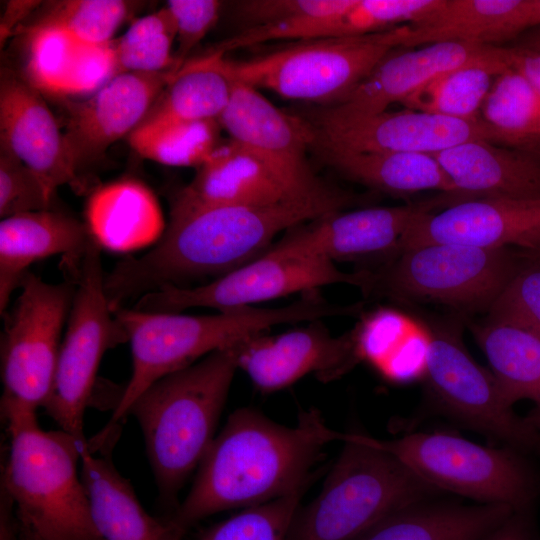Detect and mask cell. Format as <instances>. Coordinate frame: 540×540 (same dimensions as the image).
Segmentation results:
<instances>
[{
  "mask_svg": "<svg viewBox=\"0 0 540 540\" xmlns=\"http://www.w3.org/2000/svg\"><path fill=\"white\" fill-rule=\"evenodd\" d=\"M458 202L452 193L411 204L375 207L324 215L307 226L294 227L311 250L331 260H350L375 254H398L409 226L423 214Z\"/></svg>",
  "mask_w": 540,
  "mask_h": 540,
  "instance_id": "44dd1931",
  "label": "cell"
},
{
  "mask_svg": "<svg viewBox=\"0 0 540 540\" xmlns=\"http://www.w3.org/2000/svg\"><path fill=\"white\" fill-rule=\"evenodd\" d=\"M86 227L105 249L130 252L150 245L164 233V218L153 192L135 179L96 189L88 199Z\"/></svg>",
  "mask_w": 540,
  "mask_h": 540,
  "instance_id": "4316f807",
  "label": "cell"
},
{
  "mask_svg": "<svg viewBox=\"0 0 540 540\" xmlns=\"http://www.w3.org/2000/svg\"><path fill=\"white\" fill-rule=\"evenodd\" d=\"M75 293L53 387L43 408L60 430L85 442L84 414L104 353L128 336L109 306L100 247L92 239L76 264Z\"/></svg>",
  "mask_w": 540,
  "mask_h": 540,
  "instance_id": "30bf717a",
  "label": "cell"
},
{
  "mask_svg": "<svg viewBox=\"0 0 540 540\" xmlns=\"http://www.w3.org/2000/svg\"><path fill=\"white\" fill-rule=\"evenodd\" d=\"M529 22L530 29L540 25V0H530Z\"/></svg>",
  "mask_w": 540,
  "mask_h": 540,
  "instance_id": "f907efd6",
  "label": "cell"
},
{
  "mask_svg": "<svg viewBox=\"0 0 540 540\" xmlns=\"http://www.w3.org/2000/svg\"><path fill=\"white\" fill-rule=\"evenodd\" d=\"M178 70L120 73L88 99L72 102L64 138L77 171L134 131Z\"/></svg>",
  "mask_w": 540,
  "mask_h": 540,
  "instance_id": "d6986e66",
  "label": "cell"
},
{
  "mask_svg": "<svg viewBox=\"0 0 540 540\" xmlns=\"http://www.w3.org/2000/svg\"><path fill=\"white\" fill-rule=\"evenodd\" d=\"M197 169L171 211L307 200L297 197L258 157L232 139L219 143Z\"/></svg>",
  "mask_w": 540,
  "mask_h": 540,
  "instance_id": "7402d4cb",
  "label": "cell"
},
{
  "mask_svg": "<svg viewBox=\"0 0 540 540\" xmlns=\"http://www.w3.org/2000/svg\"><path fill=\"white\" fill-rule=\"evenodd\" d=\"M538 253V255L540 256V250L539 251H536Z\"/></svg>",
  "mask_w": 540,
  "mask_h": 540,
  "instance_id": "f5cc1de1",
  "label": "cell"
},
{
  "mask_svg": "<svg viewBox=\"0 0 540 540\" xmlns=\"http://www.w3.org/2000/svg\"><path fill=\"white\" fill-rule=\"evenodd\" d=\"M354 330L333 337L320 323L277 336L259 334L238 346V368L262 392H274L308 373L334 380L360 361Z\"/></svg>",
  "mask_w": 540,
  "mask_h": 540,
  "instance_id": "e0dca14e",
  "label": "cell"
},
{
  "mask_svg": "<svg viewBox=\"0 0 540 540\" xmlns=\"http://www.w3.org/2000/svg\"><path fill=\"white\" fill-rule=\"evenodd\" d=\"M350 196L332 195L271 206H214L171 211L157 245L128 256L105 275L110 308L128 299L204 276L224 275L258 257L280 232L338 212ZM262 254V253H261Z\"/></svg>",
  "mask_w": 540,
  "mask_h": 540,
  "instance_id": "6da1fadb",
  "label": "cell"
},
{
  "mask_svg": "<svg viewBox=\"0 0 540 540\" xmlns=\"http://www.w3.org/2000/svg\"><path fill=\"white\" fill-rule=\"evenodd\" d=\"M113 41L79 43L67 79L66 95L94 94L118 75Z\"/></svg>",
  "mask_w": 540,
  "mask_h": 540,
  "instance_id": "7bdbcfd3",
  "label": "cell"
},
{
  "mask_svg": "<svg viewBox=\"0 0 540 540\" xmlns=\"http://www.w3.org/2000/svg\"><path fill=\"white\" fill-rule=\"evenodd\" d=\"M442 0H354L338 19L333 37L378 33L422 22Z\"/></svg>",
  "mask_w": 540,
  "mask_h": 540,
  "instance_id": "ab89813d",
  "label": "cell"
},
{
  "mask_svg": "<svg viewBox=\"0 0 540 540\" xmlns=\"http://www.w3.org/2000/svg\"><path fill=\"white\" fill-rule=\"evenodd\" d=\"M81 477L95 528L103 540H181L185 530L171 517L150 515L130 482L107 455L96 456L88 442L81 447Z\"/></svg>",
  "mask_w": 540,
  "mask_h": 540,
  "instance_id": "d4e9b609",
  "label": "cell"
},
{
  "mask_svg": "<svg viewBox=\"0 0 540 540\" xmlns=\"http://www.w3.org/2000/svg\"><path fill=\"white\" fill-rule=\"evenodd\" d=\"M129 13L130 3L122 0L52 1L32 25L64 30L80 43L105 44Z\"/></svg>",
  "mask_w": 540,
  "mask_h": 540,
  "instance_id": "8d00e7d4",
  "label": "cell"
},
{
  "mask_svg": "<svg viewBox=\"0 0 540 540\" xmlns=\"http://www.w3.org/2000/svg\"><path fill=\"white\" fill-rule=\"evenodd\" d=\"M39 1H9L6 5L4 15L0 23V40L1 44L10 37L12 29L31 13L37 6Z\"/></svg>",
  "mask_w": 540,
  "mask_h": 540,
  "instance_id": "7dc6e473",
  "label": "cell"
},
{
  "mask_svg": "<svg viewBox=\"0 0 540 540\" xmlns=\"http://www.w3.org/2000/svg\"><path fill=\"white\" fill-rule=\"evenodd\" d=\"M532 427L540 434V410L534 409L526 418Z\"/></svg>",
  "mask_w": 540,
  "mask_h": 540,
  "instance_id": "816d5d0a",
  "label": "cell"
},
{
  "mask_svg": "<svg viewBox=\"0 0 540 540\" xmlns=\"http://www.w3.org/2000/svg\"><path fill=\"white\" fill-rule=\"evenodd\" d=\"M384 56L372 71L341 101L318 106L339 117L374 115L402 103L440 74L473 63L500 60L503 46L466 42H436Z\"/></svg>",
  "mask_w": 540,
  "mask_h": 540,
  "instance_id": "ac0fdd59",
  "label": "cell"
},
{
  "mask_svg": "<svg viewBox=\"0 0 540 540\" xmlns=\"http://www.w3.org/2000/svg\"><path fill=\"white\" fill-rule=\"evenodd\" d=\"M9 453L1 490L16 508L23 540H103L92 520L78 463L79 441L63 430L45 431L37 412L1 413Z\"/></svg>",
  "mask_w": 540,
  "mask_h": 540,
  "instance_id": "5b68a950",
  "label": "cell"
},
{
  "mask_svg": "<svg viewBox=\"0 0 540 540\" xmlns=\"http://www.w3.org/2000/svg\"><path fill=\"white\" fill-rule=\"evenodd\" d=\"M239 344L162 377L130 408L129 414L141 427L159 495L166 503L176 500L215 438L238 368Z\"/></svg>",
  "mask_w": 540,
  "mask_h": 540,
  "instance_id": "277c9868",
  "label": "cell"
},
{
  "mask_svg": "<svg viewBox=\"0 0 540 540\" xmlns=\"http://www.w3.org/2000/svg\"><path fill=\"white\" fill-rule=\"evenodd\" d=\"M79 43L69 33L55 27H28L27 82L39 92L66 95V83Z\"/></svg>",
  "mask_w": 540,
  "mask_h": 540,
  "instance_id": "74e56055",
  "label": "cell"
},
{
  "mask_svg": "<svg viewBox=\"0 0 540 540\" xmlns=\"http://www.w3.org/2000/svg\"><path fill=\"white\" fill-rule=\"evenodd\" d=\"M353 310L309 293L284 307H245L203 316L120 308L114 315L131 345L132 374L101 434L115 431L133 403L154 382L202 356L236 346L275 325L314 321Z\"/></svg>",
  "mask_w": 540,
  "mask_h": 540,
  "instance_id": "3957f363",
  "label": "cell"
},
{
  "mask_svg": "<svg viewBox=\"0 0 540 540\" xmlns=\"http://www.w3.org/2000/svg\"><path fill=\"white\" fill-rule=\"evenodd\" d=\"M514 46L540 53V25L518 36L514 40Z\"/></svg>",
  "mask_w": 540,
  "mask_h": 540,
  "instance_id": "681fc988",
  "label": "cell"
},
{
  "mask_svg": "<svg viewBox=\"0 0 540 540\" xmlns=\"http://www.w3.org/2000/svg\"><path fill=\"white\" fill-rule=\"evenodd\" d=\"M312 148L345 176L373 189L397 195L425 190L462 195L432 154L358 152L322 145Z\"/></svg>",
  "mask_w": 540,
  "mask_h": 540,
  "instance_id": "f1b7e54d",
  "label": "cell"
},
{
  "mask_svg": "<svg viewBox=\"0 0 540 540\" xmlns=\"http://www.w3.org/2000/svg\"><path fill=\"white\" fill-rule=\"evenodd\" d=\"M293 228L275 246L212 282L197 287H163L141 296L133 308L176 313L211 307L223 312L335 283L372 289V273L340 271L334 262L308 248Z\"/></svg>",
  "mask_w": 540,
  "mask_h": 540,
  "instance_id": "ba28073f",
  "label": "cell"
},
{
  "mask_svg": "<svg viewBox=\"0 0 540 540\" xmlns=\"http://www.w3.org/2000/svg\"><path fill=\"white\" fill-rule=\"evenodd\" d=\"M219 121L142 122L128 136L143 158L178 167H199L219 144Z\"/></svg>",
  "mask_w": 540,
  "mask_h": 540,
  "instance_id": "e575fe53",
  "label": "cell"
},
{
  "mask_svg": "<svg viewBox=\"0 0 540 540\" xmlns=\"http://www.w3.org/2000/svg\"><path fill=\"white\" fill-rule=\"evenodd\" d=\"M509 68L521 74L540 95V53L517 46H503Z\"/></svg>",
  "mask_w": 540,
  "mask_h": 540,
  "instance_id": "bcb514c9",
  "label": "cell"
},
{
  "mask_svg": "<svg viewBox=\"0 0 540 540\" xmlns=\"http://www.w3.org/2000/svg\"><path fill=\"white\" fill-rule=\"evenodd\" d=\"M428 351L424 378L447 416L513 448L540 447V434L504 400L491 373L470 355L456 322L426 325Z\"/></svg>",
  "mask_w": 540,
  "mask_h": 540,
  "instance_id": "4fadbf2b",
  "label": "cell"
},
{
  "mask_svg": "<svg viewBox=\"0 0 540 540\" xmlns=\"http://www.w3.org/2000/svg\"><path fill=\"white\" fill-rule=\"evenodd\" d=\"M522 259L510 248L423 244L401 251L387 269L373 274L372 289L461 310H489Z\"/></svg>",
  "mask_w": 540,
  "mask_h": 540,
  "instance_id": "7c38bea8",
  "label": "cell"
},
{
  "mask_svg": "<svg viewBox=\"0 0 540 540\" xmlns=\"http://www.w3.org/2000/svg\"><path fill=\"white\" fill-rule=\"evenodd\" d=\"M530 0H442L422 22L410 25L403 47L436 42L501 46L530 29Z\"/></svg>",
  "mask_w": 540,
  "mask_h": 540,
  "instance_id": "484cf974",
  "label": "cell"
},
{
  "mask_svg": "<svg viewBox=\"0 0 540 540\" xmlns=\"http://www.w3.org/2000/svg\"><path fill=\"white\" fill-rule=\"evenodd\" d=\"M522 513L514 512L485 540H533Z\"/></svg>",
  "mask_w": 540,
  "mask_h": 540,
  "instance_id": "c3c4849f",
  "label": "cell"
},
{
  "mask_svg": "<svg viewBox=\"0 0 540 540\" xmlns=\"http://www.w3.org/2000/svg\"><path fill=\"white\" fill-rule=\"evenodd\" d=\"M92 238L86 224L52 209L18 214L0 222V312L35 261L64 254L80 260Z\"/></svg>",
  "mask_w": 540,
  "mask_h": 540,
  "instance_id": "cb8c5ba5",
  "label": "cell"
},
{
  "mask_svg": "<svg viewBox=\"0 0 540 540\" xmlns=\"http://www.w3.org/2000/svg\"><path fill=\"white\" fill-rule=\"evenodd\" d=\"M429 243L539 251L540 199L475 198L423 214L404 233L398 253Z\"/></svg>",
  "mask_w": 540,
  "mask_h": 540,
  "instance_id": "2e32d148",
  "label": "cell"
},
{
  "mask_svg": "<svg viewBox=\"0 0 540 540\" xmlns=\"http://www.w3.org/2000/svg\"><path fill=\"white\" fill-rule=\"evenodd\" d=\"M177 31L175 58L180 67L188 54L215 26L222 2L218 0H169L166 4Z\"/></svg>",
  "mask_w": 540,
  "mask_h": 540,
  "instance_id": "ee69618b",
  "label": "cell"
},
{
  "mask_svg": "<svg viewBox=\"0 0 540 540\" xmlns=\"http://www.w3.org/2000/svg\"><path fill=\"white\" fill-rule=\"evenodd\" d=\"M54 193L28 166L0 147V216L49 210Z\"/></svg>",
  "mask_w": 540,
  "mask_h": 540,
  "instance_id": "b9f144b4",
  "label": "cell"
},
{
  "mask_svg": "<svg viewBox=\"0 0 540 540\" xmlns=\"http://www.w3.org/2000/svg\"><path fill=\"white\" fill-rule=\"evenodd\" d=\"M303 118L314 131L313 145L358 152L433 154L470 140L497 144L495 132L481 118L460 120L407 108L339 117L318 107Z\"/></svg>",
  "mask_w": 540,
  "mask_h": 540,
  "instance_id": "9a60e30c",
  "label": "cell"
},
{
  "mask_svg": "<svg viewBox=\"0 0 540 540\" xmlns=\"http://www.w3.org/2000/svg\"><path fill=\"white\" fill-rule=\"evenodd\" d=\"M219 124L230 139L258 157L297 197L312 199L337 192L317 178L307 160L314 141L311 125L303 117L276 107L258 89L233 80Z\"/></svg>",
  "mask_w": 540,
  "mask_h": 540,
  "instance_id": "5bb4252c",
  "label": "cell"
},
{
  "mask_svg": "<svg viewBox=\"0 0 540 540\" xmlns=\"http://www.w3.org/2000/svg\"><path fill=\"white\" fill-rule=\"evenodd\" d=\"M0 147L36 173L51 192L65 184L79 187L64 133L41 92L7 74L0 83Z\"/></svg>",
  "mask_w": 540,
  "mask_h": 540,
  "instance_id": "ffe728a7",
  "label": "cell"
},
{
  "mask_svg": "<svg viewBox=\"0 0 540 540\" xmlns=\"http://www.w3.org/2000/svg\"><path fill=\"white\" fill-rule=\"evenodd\" d=\"M344 435L329 428L316 409L300 413L293 427L251 408L237 409L214 438L171 519L186 531L212 514L303 489L322 448Z\"/></svg>",
  "mask_w": 540,
  "mask_h": 540,
  "instance_id": "7a4b0ae2",
  "label": "cell"
},
{
  "mask_svg": "<svg viewBox=\"0 0 540 540\" xmlns=\"http://www.w3.org/2000/svg\"><path fill=\"white\" fill-rule=\"evenodd\" d=\"M14 540H16V538Z\"/></svg>",
  "mask_w": 540,
  "mask_h": 540,
  "instance_id": "db71d44e",
  "label": "cell"
},
{
  "mask_svg": "<svg viewBox=\"0 0 540 540\" xmlns=\"http://www.w3.org/2000/svg\"><path fill=\"white\" fill-rule=\"evenodd\" d=\"M410 25L344 37L296 41L246 60L225 57L234 81L290 100L330 106L350 93L389 52L403 47Z\"/></svg>",
  "mask_w": 540,
  "mask_h": 540,
  "instance_id": "52a82bcc",
  "label": "cell"
},
{
  "mask_svg": "<svg viewBox=\"0 0 540 540\" xmlns=\"http://www.w3.org/2000/svg\"><path fill=\"white\" fill-rule=\"evenodd\" d=\"M480 117L495 132L497 145L540 157V95L514 69L495 78Z\"/></svg>",
  "mask_w": 540,
  "mask_h": 540,
  "instance_id": "d6a6232c",
  "label": "cell"
},
{
  "mask_svg": "<svg viewBox=\"0 0 540 540\" xmlns=\"http://www.w3.org/2000/svg\"><path fill=\"white\" fill-rule=\"evenodd\" d=\"M508 68L505 54L500 60L458 67L435 77L401 104L449 118L478 120L495 78Z\"/></svg>",
  "mask_w": 540,
  "mask_h": 540,
  "instance_id": "836d02e7",
  "label": "cell"
},
{
  "mask_svg": "<svg viewBox=\"0 0 540 540\" xmlns=\"http://www.w3.org/2000/svg\"><path fill=\"white\" fill-rule=\"evenodd\" d=\"M471 329L506 403L531 400L540 410V336L490 318Z\"/></svg>",
  "mask_w": 540,
  "mask_h": 540,
  "instance_id": "1f68e13d",
  "label": "cell"
},
{
  "mask_svg": "<svg viewBox=\"0 0 540 540\" xmlns=\"http://www.w3.org/2000/svg\"><path fill=\"white\" fill-rule=\"evenodd\" d=\"M224 59V54L211 50L201 57L186 61L142 122L219 121L233 88Z\"/></svg>",
  "mask_w": 540,
  "mask_h": 540,
  "instance_id": "4dcf8cb0",
  "label": "cell"
},
{
  "mask_svg": "<svg viewBox=\"0 0 540 540\" xmlns=\"http://www.w3.org/2000/svg\"><path fill=\"white\" fill-rule=\"evenodd\" d=\"M514 512L504 504L414 503L357 540H485Z\"/></svg>",
  "mask_w": 540,
  "mask_h": 540,
  "instance_id": "83f0119b",
  "label": "cell"
},
{
  "mask_svg": "<svg viewBox=\"0 0 540 540\" xmlns=\"http://www.w3.org/2000/svg\"><path fill=\"white\" fill-rule=\"evenodd\" d=\"M21 292L4 314L1 336V413L37 412L51 393L60 336L70 312L75 286L50 284L32 273L21 280Z\"/></svg>",
  "mask_w": 540,
  "mask_h": 540,
  "instance_id": "8fae6325",
  "label": "cell"
},
{
  "mask_svg": "<svg viewBox=\"0 0 540 540\" xmlns=\"http://www.w3.org/2000/svg\"><path fill=\"white\" fill-rule=\"evenodd\" d=\"M372 441L441 492L515 511H525L537 494L534 473L514 448H492L443 432Z\"/></svg>",
  "mask_w": 540,
  "mask_h": 540,
  "instance_id": "9c48e42d",
  "label": "cell"
},
{
  "mask_svg": "<svg viewBox=\"0 0 540 540\" xmlns=\"http://www.w3.org/2000/svg\"><path fill=\"white\" fill-rule=\"evenodd\" d=\"M353 3L354 0H249L239 3L238 12L250 26H257L308 14L342 13Z\"/></svg>",
  "mask_w": 540,
  "mask_h": 540,
  "instance_id": "f6af8a7d",
  "label": "cell"
},
{
  "mask_svg": "<svg viewBox=\"0 0 540 540\" xmlns=\"http://www.w3.org/2000/svg\"><path fill=\"white\" fill-rule=\"evenodd\" d=\"M526 253L489 308V318L540 336V256Z\"/></svg>",
  "mask_w": 540,
  "mask_h": 540,
  "instance_id": "60d3db41",
  "label": "cell"
},
{
  "mask_svg": "<svg viewBox=\"0 0 540 540\" xmlns=\"http://www.w3.org/2000/svg\"><path fill=\"white\" fill-rule=\"evenodd\" d=\"M176 37V25L167 7L136 19L113 41L118 74L180 69L172 53Z\"/></svg>",
  "mask_w": 540,
  "mask_h": 540,
  "instance_id": "d590c367",
  "label": "cell"
},
{
  "mask_svg": "<svg viewBox=\"0 0 540 540\" xmlns=\"http://www.w3.org/2000/svg\"><path fill=\"white\" fill-rule=\"evenodd\" d=\"M358 354L385 378L410 382L424 377L428 332L423 324L393 309L367 315L354 329Z\"/></svg>",
  "mask_w": 540,
  "mask_h": 540,
  "instance_id": "f546056e",
  "label": "cell"
},
{
  "mask_svg": "<svg viewBox=\"0 0 540 540\" xmlns=\"http://www.w3.org/2000/svg\"><path fill=\"white\" fill-rule=\"evenodd\" d=\"M319 494L299 506L287 540H357L394 512L440 493L372 437L345 433Z\"/></svg>",
  "mask_w": 540,
  "mask_h": 540,
  "instance_id": "8992f818",
  "label": "cell"
},
{
  "mask_svg": "<svg viewBox=\"0 0 540 540\" xmlns=\"http://www.w3.org/2000/svg\"><path fill=\"white\" fill-rule=\"evenodd\" d=\"M303 490L245 508L211 526L199 540H287Z\"/></svg>",
  "mask_w": 540,
  "mask_h": 540,
  "instance_id": "f35d334b",
  "label": "cell"
},
{
  "mask_svg": "<svg viewBox=\"0 0 540 540\" xmlns=\"http://www.w3.org/2000/svg\"><path fill=\"white\" fill-rule=\"evenodd\" d=\"M457 191L468 199H540V157L470 140L432 154Z\"/></svg>",
  "mask_w": 540,
  "mask_h": 540,
  "instance_id": "603a6c76",
  "label": "cell"
}]
</instances>
